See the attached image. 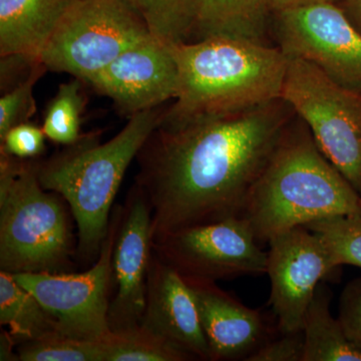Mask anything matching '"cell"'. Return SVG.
I'll use <instances>...</instances> for the list:
<instances>
[{
	"mask_svg": "<svg viewBox=\"0 0 361 361\" xmlns=\"http://www.w3.org/2000/svg\"><path fill=\"white\" fill-rule=\"evenodd\" d=\"M295 114L283 99L233 113L159 125L137 156L153 239L240 217Z\"/></svg>",
	"mask_w": 361,
	"mask_h": 361,
	"instance_id": "obj_1",
	"label": "cell"
},
{
	"mask_svg": "<svg viewBox=\"0 0 361 361\" xmlns=\"http://www.w3.org/2000/svg\"><path fill=\"white\" fill-rule=\"evenodd\" d=\"M360 196L295 116L266 164L240 217L256 241L339 215L360 213Z\"/></svg>",
	"mask_w": 361,
	"mask_h": 361,
	"instance_id": "obj_2",
	"label": "cell"
},
{
	"mask_svg": "<svg viewBox=\"0 0 361 361\" xmlns=\"http://www.w3.org/2000/svg\"><path fill=\"white\" fill-rule=\"evenodd\" d=\"M179 90L161 125L246 110L281 97L289 58L261 42L209 37L173 45Z\"/></svg>",
	"mask_w": 361,
	"mask_h": 361,
	"instance_id": "obj_3",
	"label": "cell"
},
{
	"mask_svg": "<svg viewBox=\"0 0 361 361\" xmlns=\"http://www.w3.org/2000/svg\"><path fill=\"white\" fill-rule=\"evenodd\" d=\"M161 106L129 118L113 139L82 135L75 144L39 161L40 184L65 199L78 226V251L97 258L109 232L111 210L128 168L163 118Z\"/></svg>",
	"mask_w": 361,
	"mask_h": 361,
	"instance_id": "obj_4",
	"label": "cell"
},
{
	"mask_svg": "<svg viewBox=\"0 0 361 361\" xmlns=\"http://www.w3.org/2000/svg\"><path fill=\"white\" fill-rule=\"evenodd\" d=\"M39 160L0 151V271L70 272L75 253L66 200L44 189Z\"/></svg>",
	"mask_w": 361,
	"mask_h": 361,
	"instance_id": "obj_5",
	"label": "cell"
},
{
	"mask_svg": "<svg viewBox=\"0 0 361 361\" xmlns=\"http://www.w3.org/2000/svg\"><path fill=\"white\" fill-rule=\"evenodd\" d=\"M281 99L361 198V90L338 84L310 61L289 58Z\"/></svg>",
	"mask_w": 361,
	"mask_h": 361,
	"instance_id": "obj_6",
	"label": "cell"
},
{
	"mask_svg": "<svg viewBox=\"0 0 361 361\" xmlns=\"http://www.w3.org/2000/svg\"><path fill=\"white\" fill-rule=\"evenodd\" d=\"M151 37L128 0H77L39 61L47 70L87 82L123 52Z\"/></svg>",
	"mask_w": 361,
	"mask_h": 361,
	"instance_id": "obj_7",
	"label": "cell"
},
{
	"mask_svg": "<svg viewBox=\"0 0 361 361\" xmlns=\"http://www.w3.org/2000/svg\"><path fill=\"white\" fill-rule=\"evenodd\" d=\"M114 211L97 262L82 273H18V283L30 292L51 315L61 336L102 341L110 336L109 310L113 287V253L122 217Z\"/></svg>",
	"mask_w": 361,
	"mask_h": 361,
	"instance_id": "obj_8",
	"label": "cell"
},
{
	"mask_svg": "<svg viewBox=\"0 0 361 361\" xmlns=\"http://www.w3.org/2000/svg\"><path fill=\"white\" fill-rule=\"evenodd\" d=\"M153 250L183 278L217 282L267 269V252L241 217L165 233L153 239Z\"/></svg>",
	"mask_w": 361,
	"mask_h": 361,
	"instance_id": "obj_9",
	"label": "cell"
},
{
	"mask_svg": "<svg viewBox=\"0 0 361 361\" xmlns=\"http://www.w3.org/2000/svg\"><path fill=\"white\" fill-rule=\"evenodd\" d=\"M278 47L305 59L344 87L361 90V35L336 4H313L273 13Z\"/></svg>",
	"mask_w": 361,
	"mask_h": 361,
	"instance_id": "obj_10",
	"label": "cell"
},
{
	"mask_svg": "<svg viewBox=\"0 0 361 361\" xmlns=\"http://www.w3.org/2000/svg\"><path fill=\"white\" fill-rule=\"evenodd\" d=\"M267 252L269 303L281 334L302 329L304 315L318 286L337 269L323 240L305 226L273 237Z\"/></svg>",
	"mask_w": 361,
	"mask_h": 361,
	"instance_id": "obj_11",
	"label": "cell"
},
{
	"mask_svg": "<svg viewBox=\"0 0 361 361\" xmlns=\"http://www.w3.org/2000/svg\"><path fill=\"white\" fill-rule=\"evenodd\" d=\"M87 82L129 118L158 108L175 99L179 90L173 45L149 37L123 52Z\"/></svg>",
	"mask_w": 361,
	"mask_h": 361,
	"instance_id": "obj_12",
	"label": "cell"
},
{
	"mask_svg": "<svg viewBox=\"0 0 361 361\" xmlns=\"http://www.w3.org/2000/svg\"><path fill=\"white\" fill-rule=\"evenodd\" d=\"M152 255V209L141 188L135 185L122 209L114 248L115 295L109 310L111 331L141 325Z\"/></svg>",
	"mask_w": 361,
	"mask_h": 361,
	"instance_id": "obj_13",
	"label": "cell"
},
{
	"mask_svg": "<svg viewBox=\"0 0 361 361\" xmlns=\"http://www.w3.org/2000/svg\"><path fill=\"white\" fill-rule=\"evenodd\" d=\"M141 325L191 355L194 360H212L189 285L154 250Z\"/></svg>",
	"mask_w": 361,
	"mask_h": 361,
	"instance_id": "obj_14",
	"label": "cell"
},
{
	"mask_svg": "<svg viewBox=\"0 0 361 361\" xmlns=\"http://www.w3.org/2000/svg\"><path fill=\"white\" fill-rule=\"evenodd\" d=\"M184 279L198 308L212 360H246L269 339V326L260 310L244 305L216 282Z\"/></svg>",
	"mask_w": 361,
	"mask_h": 361,
	"instance_id": "obj_15",
	"label": "cell"
},
{
	"mask_svg": "<svg viewBox=\"0 0 361 361\" xmlns=\"http://www.w3.org/2000/svg\"><path fill=\"white\" fill-rule=\"evenodd\" d=\"M77 0H0V56L39 59Z\"/></svg>",
	"mask_w": 361,
	"mask_h": 361,
	"instance_id": "obj_16",
	"label": "cell"
},
{
	"mask_svg": "<svg viewBox=\"0 0 361 361\" xmlns=\"http://www.w3.org/2000/svg\"><path fill=\"white\" fill-rule=\"evenodd\" d=\"M273 13L268 0H195L196 40L230 37L264 44Z\"/></svg>",
	"mask_w": 361,
	"mask_h": 361,
	"instance_id": "obj_17",
	"label": "cell"
},
{
	"mask_svg": "<svg viewBox=\"0 0 361 361\" xmlns=\"http://www.w3.org/2000/svg\"><path fill=\"white\" fill-rule=\"evenodd\" d=\"M331 292L322 282L304 315L302 361H361V349L330 312Z\"/></svg>",
	"mask_w": 361,
	"mask_h": 361,
	"instance_id": "obj_18",
	"label": "cell"
},
{
	"mask_svg": "<svg viewBox=\"0 0 361 361\" xmlns=\"http://www.w3.org/2000/svg\"><path fill=\"white\" fill-rule=\"evenodd\" d=\"M0 324L18 343L61 334L39 301L6 271H0Z\"/></svg>",
	"mask_w": 361,
	"mask_h": 361,
	"instance_id": "obj_19",
	"label": "cell"
},
{
	"mask_svg": "<svg viewBox=\"0 0 361 361\" xmlns=\"http://www.w3.org/2000/svg\"><path fill=\"white\" fill-rule=\"evenodd\" d=\"M103 342L104 361H188L194 358L142 325L111 331Z\"/></svg>",
	"mask_w": 361,
	"mask_h": 361,
	"instance_id": "obj_20",
	"label": "cell"
},
{
	"mask_svg": "<svg viewBox=\"0 0 361 361\" xmlns=\"http://www.w3.org/2000/svg\"><path fill=\"white\" fill-rule=\"evenodd\" d=\"M149 32L169 45L189 42L195 21V0H128Z\"/></svg>",
	"mask_w": 361,
	"mask_h": 361,
	"instance_id": "obj_21",
	"label": "cell"
},
{
	"mask_svg": "<svg viewBox=\"0 0 361 361\" xmlns=\"http://www.w3.org/2000/svg\"><path fill=\"white\" fill-rule=\"evenodd\" d=\"M80 82L82 80L75 78L59 85L58 92L47 106L42 128L47 139L56 144L71 146L82 137L80 123L85 97Z\"/></svg>",
	"mask_w": 361,
	"mask_h": 361,
	"instance_id": "obj_22",
	"label": "cell"
},
{
	"mask_svg": "<svg viewBox=\"0 0 361 361\" xmlns=\"http://www.w3.org/2000/svg\"><path fill=\"white\" fill-rule=\"evenodd\" d=\"M305 227L323 240L337 267L361 268V213L325 218Z\"/></svg>",
	"mask_w": 361,
	"mask_h": 361,
	"instance_id": "obj_23",
	"label": "cell"
},
{
	"mask_svg": "<svg viewBox=\"0 0 361 361\" xmlns=\"http://www.w3.org/2000/svg\"><path fill=\"white\" fill-rule=\"evenodd\" d=\"M16 355L21 361H104L103 342L80 341L61 334L21 342Z\"/></svg>",
	"mask_w": 361,
	"mask_h": 361,
	"instance_id": "obj_24",
	"label": "cell"
},
{
	"mask_svg": "<svg viewBox=\"0 0 361 361\" xmlns=\"http://www.w3.org/2000/svg\"><path fill=\"white\" fill-rule=\"evenodd\" d=\"M47 68L39 61L23 80L6 90V94L0 99V137L14 126L30 122L35 115L37 103L33 89Z\"/></svg>",
	"mask_w": 361,
	"mask_h": 361,
	"instance_id": "obj_25",
	"label": "cell"
},
{
	"mask_svg": "<svg viewBox=\"0 0 361 361\" xmlns=\"http://www.w3.org/2000/svg\"><path fill=\"white\" fill-rule=\"evenodd\" d=\"M45 137L42 127L30 122L14 126L0 137V151L25 160H35L44 152Z\"/></svg>",
	"mask_w": 361,
	"mask_h": 361,
	"instance_id": "obj_26",
	"label": "cell"
},
{
	"mask_svg": "<svg viewBox=\"0 0 361 361\" xmlns=\"http://www.w3.org/2000/svg\"><path fill=\"white\" fill-rule=\"evenodd\" d=\"M280 334L278 338L266 341L246 361H302V331Z\"/></svg>",
	"mask_w": 361,
	"mask_h": 361,
	"instance_id": "obj_27",
	"label": "cell"
},
{
	"mask_svg": "<svg viewBox=\"0 0 361 361\" xmlns=\"http://www.w3.org/2000/svg\"><path fill=\"white\" fill-rule=\"evenodd\" d=\"M338 319L348 338L361 349V278L349 282L342 290Z\"/></svg>",
	"mask_w": 361,
	"mask_h": 361,
	"instance_id": "obj_28",
	"label": "cell"
},
{
	"mask_svg": "<svg viewBox=\"0 0 361 361\" xmlns=\"http://www.w3.org/2000/svg\"><path fill=\"white\" fill-rule=\"evenodd\" d=\"M338 1L341 0H268L273 13L284 9L313 6V4H337Z\"/></svg>",
	"mask_w": 361,
	"mask_h": 361,
	"instance_id": "obj_29",
	"label": "cell"
},
{
	"mask_svg": "<svg viewBox=\"0 0 361 361\" xmlns=\"http://www.w3.org/2000/svg\"><path fill=\"white\" fill-rule=\"evenodd\" d=\"M345 14L349 23L361 35V0H341L336 4Z\"/></svg>",
	"mask_w": 361,
	"mask_h": 361,
	"instance_id": "obj_30",
	"label": "cell"
},
{
	"mask_svg": "<svg viewBox=\"0 0 361 361\" xmlns=\"http://www.w3.org/2000/svg\"><path fill=\"white\" fill-rule=\"evenodd\" d=\"M0 360H18V355L13 353V345L16 343V339L11 336L8 330L1 332L0 336Z\"/></svg>",
	"mask_w": 361,
	"mask_h": 361,
	"instance_id": "obj_31",
	"label": "cell"
},
{
	"mask_svg": "<svg viewBox=\"0 0 361 361\" xmlns=\"http://www.w3.org/2000/svg\"><path fill=\"white\" fill-rule=\"evenodd\" d=\"M360 213H361V198H360Z\"/></svg>",
	"mask_w": 361,
	"mask_h": 361,
	"instance_id": "obj_32",
	"label": "cell"
}]
</instances>
